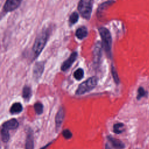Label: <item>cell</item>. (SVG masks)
<instances>
[{"mask_svg": "<svg viewBox=\"0 0 149 149\" xmlns=\"http://www.w3.org/2000/svg\"><path fill=\"white\" fill-rule=\"evenodd\" d=\"M49 31L48 29L42 30L37 37L33 46V51L34 58H37L44 49L48 38Z\"/></svg>", "mask_w": 149, "mask_h": 149, "instance_id": "1", "label": "cell"}, {"mask_svg": "<svg viewBox=\"0 0 149 149\" xmlns=\"http://www.w3.org/2000/svg\"><path fill=\"white\" fill-rule=\"evenodd\" d=\"M99 33L102 41V47L107 53L108 56L111 55V46H112V37L109 31L105 27H100L98 29Z\"/></svg>", "mask_w": 149, "mask_h": 149, "instance_id": "2", "label": "cell"}, {"mask_svg": "<svg viewBox=\"0 0 149 149\" xmlns=\"http://www.w3.org/2000/svg\"><path fill=\"white\" fill-rule=\"evenodd\" d=\"M98 79L96 76H92L83 83L78 87L76 94L77 95H81L92 90L97 84Z\"/></svg>", "mask_w": 149, "mask_h": 149, "instance_id": "3", "label": "cell"}, {"mask_svg": "<svg viewBox=\"0 0 149 149\" xmlns=\"http://www.w3.org/2000/svg\"><path fill=\"white\" fill-rule=\"evenodd\" d=\"M93 8V1L90 0H81L79 2L77 9L81 16L86 19H89Z\"/></svg>", "mask_w": 149, "mask_h": 149, "instance_id": "4", "label": "cell"}, {"mask_svg": "<svg viewBox=\"0 0 149 149\" xmlns=\"http://www.w3.org/2000/svg\"><path fill=\"white\" fill-rule=\"evenodd\" d=\"M21 3V1L18 0H8L3 5V10L6 12H10L15 10L19 7Z\"/></svg>", "mask_w": 149, "mask_h": 149, "instance_id": "5", "label": "cell"}, {"mask_svg": "<svg viewBox=\"0 0 149 149\" xmlns=\"http://www.w3.org/2000/svg\"><path fill=\"white\" fill-rule=\"evenodd\" d=\"M77 56V53L76 52H73L71 54L70 56L62 63L61 66V70L62 71L67 70L72 65L74 62Z\"/></svg>", "mask_w": 149, "mask_h": 149, "instance_id": "6", "label": "cell"}, {"mask_svg": "<svg viewBox=\"0 0 149 149\" xmlns=\"http://www.w3.org/2000/svg\"><path fill=\"white\" fill-rule=\"evenodd\" d=\"M65 118V111L63 108L61 107L57 112L55 116V127L56 131H58L61 127Z\"/></svg>", "mask_w": 149, "mask_h": 149, "instance_id": "7", "label": "cell"}, {"mask_svg": "<svg viewBox=\"0 0 149 149\" xmlns=\"http://www.w3.org/2000/svg\"><path fill=\"white\" fill-rule=\"evenodd\" d=\"M44 69V62H38L36 63L33 68V76L36 79H38L42 74Z\"/></svg>", "mask_w": 149, "mask_h": 149, "instance_id": "8", "label": "cell"}, {"mask_svg": "<svg viewBox=\"0 0 149 149\" xmlns=\"http://www.w3.org/2000/svg\"><path fill=\"white\" fill-rule=\"evenodd\" d=\"M19 126V123L17 120L15 119H10L2 125V127L7 130H13L16 129Z\"/></svg>", "mask_w": 149, "mask_h": 149, "instance_id": "9", "label": "cell"}, {"mask_svg": "<svg viewBox=\"0 0 149 149\" xmlns=\"http://www.w3.org/2000/svg\"><path fill=\"white\" fill-rule=\"evenodd\" d=\"M108 139L111 142L112 147L115 149H123L124 148V144L119 140L111 136H108Z\"/></svg>", "mask_w": 149, "mask_h": 149, "instance_id": "10", "label": "cell"}, {"mask_svg": "<svg viewBox=\"0 0 149 149\" xmlns=\"http://www.w3.org/2000/svg\"><path fill=\"white\" fill-rule=\"evenodd\" d=\"M25 147L26 149H33L34 148L33 136L31 131H29L27 134Z\"/></svg>", "mask_w": 149, "mask_h": 149, "instance_id": "11", "label": "cell"}, {"mask_svg": "<svg viewBox=\"0 0 149 149\" xmlns=\"http://www.w3.org/2000/svg\"><path fill=\"white\" fill-rule=\"evenodd\" d=\"M88 34V31L86 27L81 26L79 27L76 31V36L80 40L83 39Z\"/></svg>", "mask_w": 149, "mask_h": 149, "instance_id": "12", "label": "cell"}, {"mask_svg": "<svg viewBox=\"0 0 149 149\" xmlns=\"http://www.w3.org/2000/svg\"><path fill=\"white\" fill-rule=\"evenodd\" d=\"M23 110L22 105L20 102H15L12 104L10 108V112L12 114L19 113Z\"/></svg>", "mask_w": 149, "mask_h": 149, "instance_id": "13", "label": "cell"}, {"mask_svg": "<svg viewBox=\"0 0 149 149\" xmlns=\"http://www.w3.org/2000/svg\"><path fill=\"white\" fill-rule=\"evenodd\" d=\"M115 2V1H105L103 3H102L99 7L97 9V12L98 14H101L102 12H103L105 10V9L108 8V6H109L110 5H111L113 3Z\"/></svg>", "mask_w": 149, "mask_h": 149, "instance_id": "14", "label": "cell"}, {"mask_svg": "<svg viewBox=\"0 0 149 149\" xmlns=\"http://www.w3.org/2000/svg\"><path fill=\"white\" fill-rule=\"evenodd\" d=\"M31 95V88L27 86H25L23 88L22 96L25 100H29Z\"/></svg>", "mask_w": 149, "mask_h": 149, "instance_id": "15", "label": "cell"}, {"mask_svg": "<svg viewBox=\"0 0 149 149\" xmlns=\"http://www.w3.org/2000/svg\"><path fill=\"white\" fill-rule=\"evenodd\" d=\"M101 46L99 45V43L98 44L97 46H95V49H94V62L95 63H98V61H100V58H101Z\"/></svg>", "mask_w": 149, "mask_h": 149, "instance_id": "16", "label": "cell"}, {"mask_svg": "<svg viewBox=\"0 0 149 149\" xmlns=\"http://www.w3.org/2000/svg\"><path fill=\"white\" fill-rule=\"evenodd\" d=\"M113 132L116 134L122 133L125 130V126L122 123H117L113 125Z\"/></svg>", "mask_w": 149, "mask_h": 149, "instance_id": "17", "label": "cell"}, {"mask_svg": "<svg viewBox=\"0 0 149 149\" xmlns=\"http://www.w3.org/2000/svg\"><path fill=\"white\" fill-rule=\"evenodd\" d=\"M1 138H2V140L4 143H6L9 140V133L8 132V130L2 127L1 130Z\"/></svg>", "mask_w": 149, "mask_h": 149, "instance_id": "18", "label": "cell"}, {"mask_svg": "<svg viewBox=\"0 0 149 149\" xmlns=\"http://www.w3.org/2000/svg\"><path fill=\"white\" fill-rule=\"evenodd\" d=\"M83 76H84V71L81 68L77 69L74 72V77L77 80H80L82 79Z\"/></svg>", "mask_w": 149, "mask_h": 149, "instance_id": "19", "label": "cell"}, {"mask_svg": "<svg viewBox=\"0 0 149 149\" xmlns=\"http://www.w3.org/2000/svg\"><path fill=\"white\" fill-rule=\"evenodd\" d=\"M34 110L36 112V113H37L38 115H40L42 113L43 111V105L40 102H36L34 105Z\"/></svg>", "mask_w": 149, "mask_h": 149, "instance_id": "20", "label": "cell"}, {"mask_svg": "<svg viewBox=\"0 0 149 149\" xmlns=\"http://www.w3.org/2000/svg\"><path fill=\"white\" fill-rule=\"evenodd\" d=\"M79 20V15L77 12H73L69 17V22L71 24H75Z\"/></svg>", "mask_w": 149, "mask_h": 149, "instance_id": "21", "label": "cell"}, {"mask_svg": "<svg viewBox=\"0 0 149 149\" xmlns=\"http://www.w3.org/2000/svg\"><path fill=\"white\" fill-rule=\"evenodd\" d=\"M111 72H112V77L113 78V80L115 81V82L116 83H119V77H118V73H117V72L115 68V67L113 66H112V68H111Z\"/></svg>", "mask_w": 149, "mask_h": 149, "instance_id": "22", "label": "cell"}, {"mask_svg": "<svg viewBox=\"0 0 149 149\" xmlns=\"http://www.w3.org/2000/svg\"><path fill=\"white\" fill-rule=\"evenodd\" d=\"M62 135L66 139H69L72 137V133L69 129H65L62 132Z\"/></svg>", "mask_w": 149, "mask_h": 149, "instance_id": "23", "label": "cell"}, {"mask_svg": "<svg viewBox=\"0 0 149 149\" xmlns=\"http://www.w3.org/2000/svg\"><path fill=\"white\" fill-rule=\"evenodd\" d=\"M145 94H146V91L144 90V88L143 87H140L138 90V95H137V98L139 99L141 97H143Z\"/></svg>", "mask_w": 149, "mask_h": 149, "instance_id": "24", "label": "cell"}, {"mask_svg": "<svg viewBox=\"0 0 149 149\" xmlns=\"http://www.w3.org/2000/svg\"><path fill=\"white\" fill-rule=\"evenodd\" d=\"M51 144V143H48V144H47L45 146H44V147H43L42 148H41V149H47V148H48V147L49 146V144Z\"/></svg>", "mask_w": 149, "mask_h": 149, "instance_id": "25", "label": "cell"}, {"mask_svg": "<svg viewBox=\"0 0 149 149\" xmlns=\"http://www.w3.org/2000/svg\"><path fill=\"white\" fill-rule=\"evenodd\" d=\"M105 149H111L110 148V147H109V146H108V144H106V146H105Z\"/></svg>", "mask_w": 149, "mask_h": 149, "instance_id": "26", "label": "cell"}]
</instances>
